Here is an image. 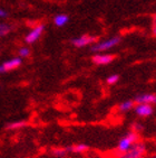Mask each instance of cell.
Segmentation results:
<instances>
[{
    "label": "cell",
    "instance_id": "ffe728a7",
    "mask_svg": "<svg viewBox=\"0 0 156 158\" xmlns=\"http://www.w3.org/2000/svg\"><path fill=\"white\" fill-rule=\"evenodd\" d=\"M153 104H156V94H155V97H154V102H153Z\"/></svg>",
    "mask_w": 156,
    "mask_h": 158
},
{
    "label": "cell",
    "instance_id": "8fae6325",
    "mask_svg": "<svg viewBox=\"0 0 156 158\" xmlns=\"http://www.w3.org/2000/svg\"><path fill=\"white\" fill-rule=\"evenodd\" d=\"M67 152H86L88 149V146L87 145H85V143H78V145H72V146H69V147H66Z\"/></svg>",
    "mask_w": 156,
    "mask_h": 158
},
{
    "label": "cell",
    "instance_id": "5bb4252c",
    "mask_svg": "<svg viewBox=\"0 0 156 158\" xmlns=\"http://www.w3.org/2000/svg\"><path fill=\"white\" fill-rule=\"evenodd\" d=\"M50 154L54 157H57V158H61V157H65V156L68 154L66 148H54L50 150Z\"/></svg>",
    "mask_w": 156,
    "mask_h": 158
},
{
    "label": "cell",
    "instance_id": "6da1fadb",
    "mask_svg": "<svg viewBox=\"0 0 156 158\" xmlns=\"http://www.w3.org/2000/svg\"><path fill=\"white\" fill-rule=\"evenodd\" d=\"M138 141V135L136 131H129L124 136L118 143L117 146V150L122 154H126L127 152H129L132 147L135 145Z\"/></svg>",
    "mask_w": 156,
    "mask_h": 158
},
{
    "label": "cell",
    "instance_id": "5b68a950",
    "mask_svg": "<svg viewBox=\"0 0 156 158\" xmlns=\"http://www.w3.org/2000/svg\"><path fill=\"white\" fill-rule=\"evenodd\" d=\"M95 43H96V37L92 36V35H83V36L75 37L72 40V44L75 47H78V48L93 45Z\"/></svg>",
    "mask_w": 156,
    "mask_h": 158
},
{
    "label": "cell",
    "instance_id": "7402d4cb",
    "mask_svg": "<svg viewBox=\"0 0 156 158\" xmlns=\"http://www.w3.org/2000/svg\"><path fill=\"white\" fill-rule=\"evenodd\" d=\"M150 158H156V155H154V156H152V157H150Z\"/></svg>",
    "mask_w": 156,
    "mask_h": 158
},
{
    "label": "cell",
    "instance_id": "9c48e42d",
    "mask_svg": "<svg viewBox=\"0 0 156 158\" xmlns=\"http://www.w3.org/2000/svg\"><path fill=\"white\" fill-rule=\"evenodd\" d=\"M154 97L155 94H152V93H143V94L137 95L134 102L136 104H153Z\"/></svg>",
    "mask_w": 156,
    "mask_h": 158
},
{
    "label": "cell",
    "instance_id": "3957f363",
    "mask_svg": "<svg viewBox=\"0 0 156 158\" xmlns=\"http://www.w3.org/2000/svg\"><path fill=\"white\" fill-rule=\"evenodd\" d=\"M44 31H45V25H42V24L37 25V26H35V27L26 35L25 42L27 43V44H33V43H36L37 40L41 37Z\"/></svg>",
    "mask_w": 156,
    "mask_h": 158
},
{
    "label": "cell",
    "instance_id": "7a4b0ae2",
    "mask_svg": "<svg viewBox=\"0 0 156 158\" xmlns=\"http://www.w3.org/2000/svg\"><path fill=\"white\" fill-rule=\"evenodd\" d=\"M122 38L119 36H114L111 38H108V40H102V42H96L95 44L92 45L90 49L92 52L94 53H102L106 52V51H109V49L114 48L115 46H117L120 43Z\"/></svg>",
    "mask_w": 156,
    "mask_h": 158
},
{
    "label": "cell",
    "instance_id": "d6986e66",
    "mask_svg": "<svg viewBox=\"0 0 156 158\" xmlns=\"http://www.w3.org/2000/svg\"><path fill=\"white\" fill-rule=\"evenodd\" d=\"M153 34H154V36H156V25H154V27H153Z\"/></svg>",
    "mask_w": 156,
    "mask_h": 158
},
{
    "label": "cell",
    "instance_id": "ba28073f",
    "mask_svg": "<svg viewBox=\"0 0 156 158\" xmlns=\"http://www.w3.org/2000/svg\"><path fill=\"white\" fill-rule=\"evenodd\" d=\"M135 113L139 117H150L153 113L152 104H136Z\"/></svg>",
    "mask_w": 156,
    "mask_h": 158
},
{
    "label": "cell",
    "instance_id": "44dd1931",
    "mask_svg": "<svg viewBox=\"0 0 156 158\" xmlns=\"http://www.w3.org/2000/svg\"><path fill=\"white\" fill-rule=\"evenodd\" d=\"M154 23H155V25H156V15H155V17H154Z\"/></svg>",
    "mask_w": 156,
    "mask_h": 158
},
{
    "label": "cell",
    "instance_id": "4fadbf2b",
    "mask_svg": "<svg viewBox=\"0 0 156 158\" xmlns=\"http://www.w3.org/2000/svg\"><path fill=\"white\" fill-rule=\"evenodd\" d=\"M134 101L132 100H126L124 101L123 103H120L119 106H118V109H119L120 112H127V111H129V110H132L133 108H134Z\"/></svg>",
    "mask_w": 156,
    "mask_h": 158
},
{
    "label": "cell",
    "instance_id": "9a60e30c",
    "mask_svg": "<svg viewBox=\"0 0 156 158\" xmlns=\"http://www.w3.org/2000/svg\"><path fill=\"white\" fill-rule=\"evenodd\" d=\"M11 31H12V27L10 25L5 24V23H0V37L7 36Z\"/></svg>",
    "mask_w": 156,
    "mask_h": 158
},
{
    "label": "cell",
    "instance_id": "e0dca14e",
    "mask_svg": "<svg viewBox=\"0 0 156 158\" xmlns=\"http://www.w3.org/2000/svg\"><path fill=\"white\" fill-rule=\"evenodd\" d=\"M118 80H119V76L117 75V74H111V75H109L107 79H106V82L109 85H114L118 82Z\"/></svg>",
    "mask_w": 156,
    "mask_h": 158
},
{
    "label": "cell",
    "instance_id": "30bf717a",
    "mask_svg": "<svg viewBox=\"0 0 156 158\" xmlns=\"http://www.w3.org/2000/svg\"><path fill=\"white\" fill-rule=\"evenodd\" d=\"M69 21V17L66 14H58L54 17V24L57 27H64Z\"/></svg>",
    "mask_w": 156,
    "mask_h": 158
},
{
    "label": "cell",
    "instance_id": "7c38bea8",
    "mask_svg": "<svg viewBox=\"0 0 156 158\" xmlns=\"http://www.w3.org/2000/svg\"><path fill=\"white\" fill-rule=\"evenodd\" d=\"M27 126V121L25 120H18V121H14L10 122L6 126V129L8 130H17V129H20V128H24Z\"/></svg>",
    "mask_w": 156,
    "mask_h": 158
},
{
    "label": "cell",
    "instance_id": "8992f818",
    "mask_svg": "<svg viewBox=\"0 0 156 158\" xmlns=\"http://www.w3.org/2000/svg\"><path fill=\"white\" fill-rule=\"evenodd\" d=\"M22 64V58H20L19 56L17 57H12L10 60H7L2 63V66L5 69V72H10V71H14L16 69H18Z\"/></svg>",
    "mask_w": 156,
    "mask_h": 158
},
{
    "label": "cell",
    "instance_id": "2e32d148",
    "mask_svg": "<svg viewBox=\"0 0 156 158\" xmlns=\"http://www.w3.org/2000/svg\"><path fill=\"white\" fill-rule=\"evenodd\" d=\"M30 53H31V51H30V48L27 47V46H22V47H20V48L18 49V56L20 58L29 57Z\"/></svg>",
    "mask_w": 156,
    "mask_h": 158
},
{
    "label": "cell",
    "instance_id": "277c9868",
    "mask_svg": "<svg viewBox=\"0 0 156 158\" xmlns=\"http://www.w3.org/2000/svg\"><path fill=\"white\" fill-rule=\"evenodd\" d=\"M146 152V146L143 143H136L132 149L127 152L126 154H124L122 158H143L144 154Z\"/></svg>",
    "mask_w": 156,
    "mask_h": 158
},
{
    "label": "cell",
    "instance_id": "ac0fdd59",
    "mask_svg": "<svg viewBox=\"0 0 156 158\" xmlns=\"http://www.w3.org/2000/svg\"><path fill=\"white\" fill-rule=\"evenodd\" d=\"M8 16H9L8 11H6V10L2 9V8H0V18H7Z\"/></svg>",
    "mask_w": 156,
    "mask_h": 158
},
{
    "label": "cell",
    "instance_id": "52a82bcc",
    "mask_svg": "<svg viewBox=\"0 0 156 158\" xmlns=\"http://www.w3.org/2000/svg\"><path fill=\"white\" fill-rule=\"evenodd\" d=\"M115 60V56L111 54H96L93 56V62L96 65H107Z\"/></svg>",
    "mask_w": 156,
    "mask_h": 158
}]
</instances>
